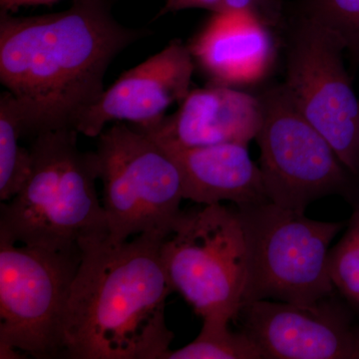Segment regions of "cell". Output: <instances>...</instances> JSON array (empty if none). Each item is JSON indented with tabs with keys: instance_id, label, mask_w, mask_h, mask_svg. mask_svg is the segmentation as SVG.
<instances>
[{
	"instance_id": "6da1fadb",
	"label": "cell",
	"mask_w": 359,
	"mask_h": 359,
	"mask_svg": "<svg viewBox=\"0 0 359 359\" xmlns=\"http://www.w3.org/2000/svg\"><path fill=\"white\" fill-rule=\"evenodd\" d=\"M147 32L117 22L98 0L61 13L0 14V81L18 101L22 137L74 129L118 54Z\"/></svg>"
},
{
	"instance_id": "7a4b0ae2",
	"label": "cell",
	"mask_w": 359,
	"mask_h": 359,
	"mask_svg": "<svg viewBox=\"0 0 359 359\" xmlns=\"http://www.w3.org/2000/svg\"><path fill=\"white\" fill-rule=\"evenodd\" d=\"M164 240L144 233L81 245L63 325L65 358L165 359L174 334L165 318L173 289L161 255Z\"/></svg>"
},
{
	"instance_id": "3957f363",
	"label": "cell",
	"mask_w": 359,
	"mask_h": 359,
	"mask_svg": "<svg viewBox=\"0 0 359 359\" xmlns=\"http://www.w3.org/2000/svg\"><path fill=\"white\" fill-rule=\"evenodd\" d=\"M74 129L33 138L32 171L20 193L0 205V238L16 244L69 252L108 237L96 191L98 158L77 146Z\"/></svg>"
},
{
	"instance_id": "277c9868",
	"label": "cell",
	"mask_w": 359,
	"mask_h": 359,
	"mask_svg": "<svg viewBox=\"0 0 359 359\" xmlns=\"http://www.w3.org/2000/svg\"><path fill=\"white\" fill-rule=\"evenodd\" d=\"M236 208L247 245L244 304H313L334 294L328 257L344 223L316 221L269 201Z\"/></svg>"
},
{
	"instance_id": "5b68a950",
	"label": "cell",
	"mask_w": 359,
	"mask_h": 359,
	"mask_svg": "<svg viewBox=\"0 0 359 359\" xmlns=\"http://www.w3.org/2000/svg\"><path fill=\"white\" fill-rule=\"evenodd\" d=\"M99 179L107 240L169 237L181 214L183 180L173 158L154 139L124 122L99 135Z\"/></svg>"
},
{
	"instance_id": "8992f818",
	"label": "cell",
	"mask_w": 359,
	"mask_h": 359,
	"mask_svg": "<svg viewBox=\"0 0 359 359\" xmlns=\"http://www.w3.org/2000/svg\"><path fill=\"white\" fill-rule=\"evenodd\" d=\"M161 255L172 289L198 316L238 318L248 255L237 208L219 203L182 211Z\"/></svg>"
},
{
	"instance_id": "52a82bcc",
	"label": "cell",
	"mask_w": 359,
	"mask_h": 359,
	"mask_svg": "<svg viewBox=\"0 0 359 359\" xmlns=\"http://www.w3.org/2000/svg\"><path fill=\"white\" fill-rule=\"evenodd\" d=\"M82 250L58 252L0 238V358H65L63 325Z\"/></svg>"
},
{
	"instance_id": "ba28073f",
	"label": "cell",
	"mask_w": 359,
	"mask_h": 359,
	"mask_svg": "<svg viewBox=\"0 0 359 359\" xmlns=\"http://www.w3.org/2000/svg\"><path fill=\"white\" fill-rule=\"evenodd\" d=\"M259 98L263 118L256 140L269 202L299 212L327 196L358 202L355 176L297 109L285 86L271 87Z\"/></svg>"
},
{
	"instance_id": "9c48e42d",
	"label": "cell",
	"mask_w": 359,
	"mask_h": 359,
	"mask_svg": "<svg viewBox=\"0 0 359 359\" xmlns=\"http://www.w3.org/2000/svg\"><path fill=\"white\" fill-rule=\"evenodd\" d=\"M344 45L327 27L306 16L295 21L283 83L297 109L359 176V100L344 67Z\"/></svg>"
},
{
	"instance_id": "30bf717a",
	"label": "cell",
	"mask_w": 359,
	"mask_h": 359,
	"mask_svg": "<svg viewBox=\"0 0 359 359\" xmlns=\"http://www.w3.org/2000/svg\"><path fill=\"white\" fill-rule=\"evenodd\" d=\"M238 316L264 359H351L354 325L334 294L313 304L247 302Z\"/></svg>"
},
{
	"instance_id": "8fae6325",
	"label": "cell",
	"mask_w": 359,
	"mask_h": 359,
	"mask_svg": "<svg viewBox=\"0 0 359 359\" xmlns=\"http://www.w3.org/2000/svg\"><path fill=\"white\" fill-rule=\"evenodd\" d=\"M195 60L189 45L173 40L155 55L123 73L77 122L75 130L98 137L111 122L146 127L190 93Z\"/></svg>"
},
{
	"instance_id": "7c38bea8",
	"label": "cell",
	"mask_w": 359,
	"mask_h": 359,
	"mask_svg": "<svg viewBox=\"0 0 359 359\" xmlns=\"http://www.w3.org/2000/svg\"><path fill=\"white\" fill-rule=\"evenodd\" d=\"M262 118L259 97L231 86L212 84L191 90L174 114L165 115L149 126L132 127L164 147L249 145L257 138Z\"/></svg>"
},
{
	"instance_id": "4fadbf2b",
	"label": "cell",
	"mask_w": 359,
	"mask_h": 359,
	"mask_svg": "<svg viewBox=\"0 0 359 359\" xmlns=\"http://www.w3.org/2000/svg\"><path fill=\"white\" fill-rule=\"evenodd\" d=\"M189 47L214 84L224 86L259 81L275 57L266 23L250 13H214Z\"/></svg>"
},
{
	"instance_id": "5bb4252c",
	"label": "cell",
	"mask_w": 359,
	"mask_h": 359,
	"mask_svg": "<svg viewBox=\"0 0 359 359\" xmlns=\"http://www.w3.org/2000/svg\"><path fill=\"white\" fill-rule=\"evenodd\" d=\"M162 147L178 165L184 199L200 205L229 201L236 205L269 201L261 169L250 159L248 145L226 143L197 148Z\"/></svg>"
},
{
	"instance_id": "9a60e30c",
	"label": "cell",
	"mask_w": 359,
	"mask_h": 359,
	"mask_svg": "<svg viewBox=\"0 0 359 359\" xmlns=\"http://www.w3.org/2000/svg\"><path fill=\"white\" fill-rule=\"evenodd\" d=\"M21 112L11 92L0 97V200L13 199L25 187L32 171L30 148L22 147Z\"/></svg>"
},
{
	"instance_id": "2e32d148",
	"label": "cell",
	"mask_w": 359,
	"mask_h": 359,
	"mask_svg": "<svg viewBox=\"0 0 359 359\" xmlns=\"http://www.w3.org/2000/svg\"><path fill=\"white\" fill-rule=\"evenodd\" d=\"M231 320L203 318L199 335L190 344L170 351L165 359H264L261 349L245 332H231Z\"/></svg>"
},
{
	"instance_id": "e0dca14e",
	"label": "cell",
	"mask_w": 359,
	"mask_h": 359,
	"mask_svg": "<svg viewBox=\"0 0 359 359\" xmlns=\"http://www.w3.org/2000/svg\"><path fill=\"white\" fill-rule=\"evenodd\" d=\"M302 15L334 33L359 62V0H304Z\"/></svg>"
},
{
	"instance_id": "ac0fdd59",
	"label": "cell",
	"mask_w": 359,
	"mask_h": 359,
	"mask_svg": "<svg viewBox=\"0 0 359 359\" xmlns=\"http://www.w3.org/2000/svg\"><path fill=\"white\" fill-rule=\"evenodd\" d=\"M328 268L335 289L359 304V205L346 233L330 250Z\"/></svg>"
},
{
	"instance_id": "d6986e66",
	"label": "cell",
	"mask_w": 359,
	"mask_h": 359,
	"mask_svg": "<svg viewBox=\"0 0 359 359\" xmlns=\"http://www.w3.org/2000/svg\"><path fill=\"white\" fill-rule=\"evenodd\" d=\"M222 0H167L165 6L161 9L159 16L167 13H178L185 9L203 8L212 11V13L218 11Z\"/></svg>"
},
{
	"instance_id": "ffe728a7",
	"label": "cell",
	"mask_w": 359,
	"mask_h": 359,
	"mask_svg": "<svg viewBox=\"0 0 359 359\" xmlns=\"http://www.w3.org/2000/svg\"><path fill=\"white\" fill-rule=\"evenodd\" d=\"M264 1L266 0H222L217 13H250L261 18L259 7Z\"/></svg>"
},
{
	"instance_id": "44dd1931",
	"label": "cell",
	"mask_w": 359,
	"mask_h": 359,
	"mask_svg": "<svg viewBox=\"0 0 359 359\" xmlns=\"http://www.w3.org/2000/svg\"><path fill=\"white\" fill-rule=\"evenodd\" d=\"M59 0H0L1 11H14L20 6H39V4H52Z\"/></svg>"
},
{
	"instance_id": "7402d4cb",
	"label": "cell",
	"mask_w": 359,
	"mask_h": 359,
	"mask_svg": "<svg viewBox=\"0 0 359 359\" xmlns=\"http://www.w3.org/2000/svg\"><path fill=\"white\" fill-rule=\"evenodd\" d=\"M351 359H359V327L354 325Z\"/></svg>"
}]
</instances>
